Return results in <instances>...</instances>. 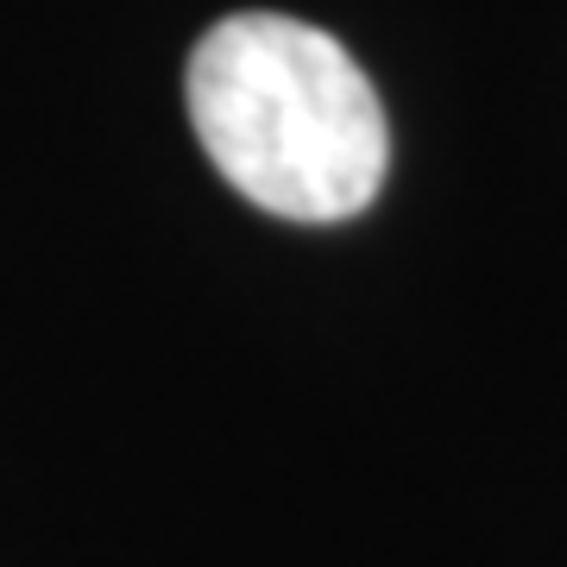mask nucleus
Listing matches in <instances>:
<instances>
[{"label":"nucleus","mask_w":567,"mask_h":567,"mask_svg":"<svg viewBox=\"0 0 567 567\" xmlns=\"http://www.w3.org/2000/svg\"><path fill=\"white\" fill-rule=\"evenodd\" d=\"M189 126L246 203L284 221L360 215L391 164L379 89L341 39L284 13H234L183 70Z\"/></svg>","instance_id":"obj_1"}]
</instances>
